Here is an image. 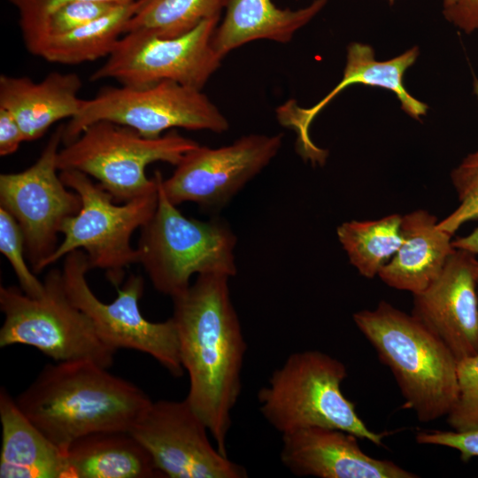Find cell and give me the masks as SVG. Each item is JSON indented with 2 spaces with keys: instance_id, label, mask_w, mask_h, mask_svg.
I'll return each mask as SVG.
<instances>
[{
  "instance_id": "obj_1",
  "label": "cell",
  "mask_w": 478,
  "mask_h": 478,
  "mask_svg": "<svg viewBox=\"0 0 478 478\" xmlns=\"http://www.w3.org/2000/svg\"><path fill=\"white\" fill-rule=\"evenodd\" d=\"M229 278L199 274L186 291L172 297L181 362L189 380L185 399L208 428L217 449L227 456L247 350Z\"/></svg>"
},
{
  "instance_id": "obj_2",
  "label": "cell",
  "mask_w": 478,
  "mask_h": 478,
  "mask_svg": "<svg viewBox=\"0 0 478 478\" xmlns=\"http://www.w3.org/2000/svg\"><path fill=\"white\" fill-rule=\"evenodd\" d=\"M91 360L46 365L15 398L21 412L66 452L99 432H129L152 401L130 382Z\"/></svg>"
},
{
  "instance_id": "obj_3",
  "label": "cell",
  "mask_w": 478,
  "mask_h": 478,
  "mask_svg": "<svg viewBox=\"0 0 478 478\" xmlns=\"http://www.w3.org/2000/svg\"><path fill=\"white\" fill-rule=\"evenodd\" d=\"M358 330L391 371L405 400L421 422L447 416L458 398V360L412 314L381 301L353 314Z\"/></svg>"
},
{
  "instance_id": "obj_4",
  "label": "cell",
  "mask_w": 478,
  "mask_h": 478,
  "mask_svg": "<svg viewBox=\"0 0 478 478\" xmlns=\"http://www.w3.org/2000/svg\"><path fill=\"white\" fill-rule=\"evenodd\" d=\"M346 366L320 351L290 354L257 395L259 412L281 435L310 427L338 428L377 446L386 434L368 428L342 392Z\"/></svg>"
},
{
  "instance_id": "obj_5",
  "label": "cell",
  "mask_w": 478,
  "mask_h": 478,
  "mask_svg": "<svg viewBox=\"0 0 478 478\" xmlns=\"http://www.w3.org/2000/svg\"><path fill=\"white\" fill-rule=\"evenodd\" d=\"M158 189V206L141 227L137 251L154 288L176 297L188 289L194 274H236L235 248L237 238L220 218L203 221L184 216L165 195L159 171L154 174Z\"/></svg>"
},
{
  "instance_id": "obj_6",
  "label": "cell",
  "mask_w": 478,
  "mask_h": 478,
  "mask_svg": "<svg viewBox=\"0 0 478 478\" xmlns=\"http://www.w3.org/2000/svg\"><path fill=\"white\" fill-rule=\"evenodd\" d=\"M198 145L173 131L147 138L131 127L101 120L59 150L57 166L58 171L92 176L115 202L126 203L158 190L155 176L147 177L148 165L159 161L175 166Z\"/></svg>"
},
{
  "instance_id": "obj_7",
  "label": "cell",
  "mask_w": 478,
  "mask_h": 478,
  "mask_svg": "<svg viewBox=\"0 0 478 478\" xmlns=\"http://www.w3.org/2000/svg\"><path fill=\"white\" fill-rule=\"evenodd\" d=\"M59 175L80 196L81 208L62 222L59 232L64 239L42 264L41 271L71 251L83 249L90 267L104 270L109 281L119 287L125 268L138 263V251L131 246V236L155 213L158 189L116 204L112 196L89 175L76 170H63Z\"/></svg>"
},
{
  "instance_id": "obj_8",
  "label": "cell",
  "mask_w": 478,
  "mask_h": 478,
  "mask_svg": "<svg viewBox=\"0 0 478 478\" xmlns=\"http://www.w3.org/2000/svg\"><path fill=\"white\" fill-rule=\"evenodd\" d=\"M41 297H32L14 287L0 288L4 320L0 346L25 344L56 362L91 360L106 368L116 352L97 335L90 320L69 298L62 271L51 269Z\"/></svg>"
},
{
  "instance_id": "obj_9",
  "label": "cell",
  "mask_w": 478,
  "mask_h": 478,
  "mask_svg": "<svg viewBox=\"0 0 478 478\" xmlns=\"http://www.w3.org/2000/svg\"><path fill=\"white\" fill-rule=\"evenodd\" d=\"M101 120L131 127L147 138L175 127L219 134L229 128L226 116L201 89L166 81L145 87L102 88L93 98L83 100L80 112L65 125L63 143Z\"/></svg>"
},
{
  "instance_id": "obj_10",
  "label": "cell",
  "mask_w": 478,
  "mask_h": 478,
  "mask_svg": "<svg viewBox=\"0 0 478 478\" xmlns=\"http://www.w3.org/2000/svg\"><path fill=\"white\" fill-rule=\"evenodd\" d=\"M91 269L84 251L75 250L66 256L63 281L72 302L90 320L99 338L110 348L130 349L148 354L173 376L181 377L177 330L173 320L152 322L143 316L139 300L144 281L142 276L130 274L118 296L111 303L102 302L90 289L86 274Z\"/></svg>"
},
{
  "instance_id": "obj_11",
  "label": "cell",
  "mask_w": 478,
  "mask_h": 478,
  "mask_svg": "<svg viewBox=\"0 0 478 478\" xmlns=\"http://www.w3.org/2000/svg\"><path fill=\"white\" fill-rule=\"evenodd\" d=\"M219 19H205L188 33L173 38L127 32L90 80L112 79L130 87L170 81L202 90L223 58L212 46Z\"/></svg>"
},
{
  "instance_id": "obj_12",
  "label": "cell",
  "mask_w": 478,
  "mask_h": 478,
  "mask_svg": "<svg viewBox=\"0 0 478 478\" xmlns=\"http://www.w3.org/2000/svg\"><path fill=\"white\" fill-rule=\"evenodd\" d=\"M65 125L50 135L38 159L22 172L0 175V206L19 225L35 273L58 247L62 222L79 212L81 200L58 174L57 158Z\"/></svg>"
},
{
  "instance_id": "obj_13",
  "label": "cell",
  "mask_w": 478,
  "mask_h": 478,
  "mask_svg": "<svg viewBox=\"0 0 478 478\" xmlns=\"http://www.w3.org/2000/svg\"><path fill=\"white\" fill-rule=\"evenodd\" d=\"M282 137L250 134L218 148L198 145L170 177L162 178L163 191L174 205L193 202L204 210H220L272 161Z\"/></svg>"
},
{
  "instance_id": "obj_14",
  "label": "cell",
  "mask_w": 478,
  "mask_h": 478,
  "mask_svg": "<svg viewBox=\"0 0 478 478\" xmlns=\"http://www.w3.org/2000/svg\"><path fill=\"white\" fill-rule=\"evenodd\" d=\"M169 478H246L244 466L214 447L186 399L152 402L129 431Z\"/></svg>"
},
{
  "instance_id": "obj_15",
  "label": "cell",
  "mask_w": 478,
  "mask_h": 478,
  "mask_svg": "<svg viewBox=\"0 0 478 478\" xmlns=\"http://www.w3.org/2000/svg\"><path fill=\"white\" fill-rule=\"evenodd\" d=\"M477 274L475 255L455 249L440 275L413 295L412 314L457 360L478 354Z\"/></svg>"
},
{
  "instance_id": "obj_16",
  "label": "cell",
  "mask_w": 478,
  "mask_h": 478,
  "mask_svg": "<svg viewBox=\"0 0 478 478\" xmlns=\"http://www.w3.org/2000/svg\"><path fill=\"white\" fill-rule=\"evenodd\" d=\"M419 55L417 47L386 61H378L373 49L359 42H352L347 50L343 75L339 83L320 102L310 108H303L289 101L277 109L281 125L291 128L297 135V147L301 157L313 165H323L328 152L316 146L309 134L310 126L319 112L346 87L361 83L393 91L402 109L411 117L425 115L427 104L412 97L404 86V74Z\"/></svg>"
},
{
  "instance_id": "obj_17",
  "label": "cell",
  "mask_w": 478,
  "mask_h": 478,
  "mask_svg": "<svg viewBox=\"0 0 478 478\" xmlns=\"http://www.w3.org/2000/svg\"><path fill=\"white\" fill-rule=\"evenodd\" d=\"M355 435L338 428L310 427L281 435L280 459L297 476L318 478H416L388 459L364 452Z\"/></svg>"
},
{
  "instance_id": "obj_18",
  "label": "cell",
  "mask_w": 478,
  "mask_h": 478,
  "mask_svg": "<svg viewBox=\"0 0 478 478\" xmlns=\"http://www.w3.org/2000/svg\"><path fill=\"white\" fill-rule=\"evenodd\" d=\"M82 81L74 73H50L35 82L27 76L0 75V107L16 120L25 142L41 138L56 122L72 119L83 100Z\"/></svg>"
},
{
  "instance_id": "obj_19",
  "label": "cell",
  "mask_w": 478,
  "mask_h": 478,
  "mask_svg": "<svg viewBox=\"0 0 478 478\" xmlns=\"http://www.w3.org/2000/svg\"><path fill=\"white\" fill-rule=\"evenodd\" d=\"M437 224V218L425 210L402 216V243L377 275L386 285L414 295L440 275L455 248L452 235Z\"/></svg>"
},
{
  "instance_id": "obj_20",
  "label": "cell",
  "mask_w": 478,
  "mask_h": 478,
  "mask_svg": "<svg viewBox=\"0 0 478 478\" xmlns=\"http://www.w3.org/2000/svg\"><path fill=\"white\" fill-rule=\"evenodd\" d=\"M1 478H71L66 452L52 443L0 390Z\"/></svg>"
},
{
  "instance_id": "obj_21",
  "label": "cell",
  "mask_w": 478,
  "mask_h": 478,
  "mask_svg": "<svg viewBox=\"0 0 478 478\" xmlns=\"http://www.w3.org/2000/svg\"><path fill=\"white\" fill-rule=\"evenodd\" d=\"M328 1L314 0L304 8L291 10L276 7L272 0H227L225 17L214 31L212 46L224 58L257 40L288 42Z\"/></svg>"
},
{
  "instance_id": "obj_22",
  "label": "cell",
  "mask_w": 478,
  "mask_h": 478,
  "mask_svg": "<svg viewBox=\"0 0 478 478\" xmlns=\"http://www.w3.org/2000/svg\"><path fill=\"white\" fill-rule=\"evenodd\" d=\"M71 478H164L146 449L126 431L91 434L66 451Z\"/></svg>"
},
{
  "instance_id": "obj_23",
  "label": "cell",
  "mask_w": 478,
  "mask_h": 478,
  "mask_svg": "<svg viewBox=\"0 0 478 478\" xmlns=\"http://www.w3.org/2000/svg\"><path fill=\"white\" fill-rule=\"evenodd\" d=\"M135 0L70 32L42 39L28 51L48 62L75 65L108 57L125 34Z\"/></svg>"
},
{
  "instance_id": "obj_24",
  "label": "cell",
  "mask_w": 478,
  "mask_h": 478,
  "mask_svg": "<svg viewBox=\"0 0 478 478\" xmlns=\"http://www.w3.org/2000/svg\"><path fill=\"white\" fill-rule=\"evenodd\" d=\"M401 220V215L390 214L374 220L346 221L337 227L338 240L359 274L374 278L397 252L403 241Z\"/></svg>"
},
{
  "instance_id": "obj_25",
  "label": "cell",
  "mask_w": 478,
  "mask_h": 478,
  "mask_svg": "<svg viewBox=\"0 0 478 478\" xmlns=\"http://www.w3.org/2000/svg\"><path fill=\"white\" fill-rule=\"evenodd\" d=\"M227 0H135L125 34L142 32L163 38L180 36L202 21L220 17Z\"/></svg>"
},
{
  "instance_id": "obj_26",
  "label": "cell",
  "mask_w": 478,
  "mask_h": 478,
  "mask_svg": "<svg viewBox=\"0 0 478 478\" xmlns=\"http://www.w3.org/2000/svg\"><path fill=\"white\" fill-rule=\"evenodd\" d=\"M120 4H123L104 1H74L65 4L32 27L21 31L25 46L27 49L42 39L82 27L104 16Z\"/></svg>"
},
{
  "instance_id": "obj_27",
  "label": "cell",
  "mask_w": 478,
  "mask_h": 478,
  "mask_svg": "<svg viewBox=\"0 0 478 478\" xmlns=\"http://www.w3.org/2000/svg\"><path fill=\"white\" fill-rule=\"evenodd\" d=\"M459 206L438 221V227L453 235L464 223L478 219V151L469 154L451 173Z\"/></svg>"
},
{
  "instance_id": "obj_28",
  "label": "cell",
  "mask_w": 478,
  "mask_h": 478,
  "mask_svg": "<svg viewBox=\"0 0 478 478\" xmlns=\"http://www.w3.org/2000/svg\"><path fill=\"white\" fill-rule=\"evenodd\" d=\"M0 251L8 259L18 278L20 289L32 297H39L44 290L25 260V240L22 230L14 217L0 206Z\"/></svg>"
},
{
  "instance_id": "obj_29",
  "label": "cell",
  "mask_w": 478,
  "mask_h": 478,
  "mask_svg": "<svg viewBox=\"0 0 478 478\" xmlns=\"http://www.w3.org/2000/svg\"><path fill=\"white\" fill-rule=\"evenodd\" d=\"M458 398L447 414L456 431L478 428V354L458 360Z\"/></svg>"
},
{
  "instance_id": "obj_30",
  "label": "cell",
  "mask_w": 478,
  "mask_h": 478,
  "mask_svg": "<svg viewBox=\"0 0 478 478\" xmlns=\"http://www.w3.org/2000/svg\"><path fill=\"white\" fill-rule=\"evenodd\" d=\"M415 440L420 444L455 449L459 451L460 459L463 461L478 457V428L466 431H420L417 433Z\"/></svg>"
},
{
  "instance_id": "obj_31",
  "label": "cell",
  "mask_w": 478,
  "mask_h": 478,
  "mask_svg": "<svg viewBox=\"0 0 478 478\" xmlns=\"http://www.w3.org/2000/svg\"><path fill=\"white\" fill-rule=\"evenodd\" d=\"M74 1H104L124 4L135 0H9L19 13L20 31L27 30L59 6Z\"/></svg>"
},
{
  "instance_id": "obj_32",
  "label": "cell",
  "mask_w": 478,
  "mask_h": 478,
  "mask_svg": "<svg viewBox=\"0 0 478 478\" xmlns=\"http://www.w3.org/2000/svg\"><path fill=\"white\" fill-rule=\"evenodd\" d=\"M25 137L13 116L0 107V156L11 155L18 150Z\"/></svg>"
},
{
  "instance_id": "obj_33",
  "label": "cell",
  "mask_w": 478,
  "mask_h": 478,
  "mask_svg": "<svg viewBox=\"0 0 478 478\" xmlns=\"http://www.w3.org/2000/svg\"><path fill=\"white\" fill-rule=\"evenodd\" d=\"M443 14L466 33L478 30V0H459L452 7L443 9Z\"/></svg>"
},
{
  "instance_id": "obj_34",
  "label": "cell",
  "mask_w": 478,
  "mask_h": 478,
  "mask_svg": "<svg viewBox=\"0 0 478 478\" xmlns=\"http://www.w3.org/2000/svg\"><path fill=\"white\" fill-rule=\"evenodd\" d=\"M455 249L466 251L474 255L478 254V227L469 235L452 240Z\"/></svg>"
},
{
  "instance_id": "obj_35",
  "label": "cell",
  "mask_w": 478,
  "mask_h": 478,
  "mask_svg": "<svg viewBox=\"0 0 478 478\" xmlns=\"http://www.w3.org/2000/svg\"><path fill=\"white\" fill-rule=\"evenodd\" d=\"M390 4H393L395 0H389ZM459 0H443V9H448L452 7L458 3Z\"/></svg>"
},
{
  "instance_id": "obj_36",
  "label": "cell",
  "mask_w": 478,
  "mask_h": 478,
  "mask_svg": "<svg viewBox=\"0 0 478 478\" xmlns=\"http://www.w3.org/2000/svg\"><path fill=\"white\" fill-rule=\"evenodd\" d=\"M474 91L478 97V80L477 79H474Z\"/></svg>"
},
{
  "instance_id": "obj_37",
  "label": "cell",
  "mask_w": 478,
  "mask_h": 478,
  "mask_svg": "<svg viewBox=\"0 0 478 478\" xmlns=\"http://www.w3.org/2000/svg\"><path fill=\"white\" fill-rule=\"evenodd\" d=\"M477 292H478V274H477Z\"/></svg>"
}]
</instances>
